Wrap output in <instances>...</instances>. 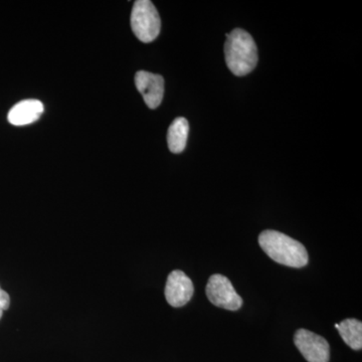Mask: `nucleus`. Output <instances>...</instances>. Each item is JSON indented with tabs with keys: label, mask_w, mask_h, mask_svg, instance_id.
I'll return each instance as SVG.
<instances>
[{
	"label": "nucleus",
	"mask_w": 362,
	"mask_h": 362,
	"mask_svg": "<svg viewBox=\"0 0 362 362\" xmlns=\"http://www.w3.org/2000/svg\"><path fill=\"white\" fill-rule=\"evenodd\" d=\"M259 244L273 261L281 265L302 268L308 264V252L303 245L285 233L264 230L259 233Z\"/></svg>",
	"instance_id": "1"
},
{
	"label": "nucleus",
	"mask_w": 362,
	"mask_h": 362,
	"mask_svg": "<svg viewBox=\"0 0 362 362\" xmlns=\"http://www.w3.org/2000/svg\"><path fill=\"white\" fill-rule=\"evenodd\" d=\"M226 63L233 75L243 77L252 73L258 64V47L252 35L242 28L226 33Z\"/></svg>",
	"instance_id": "2"
},
{
	"label": "nucleus",
	"mask_w": 362,
	"mask_h": 362,
	"mask_svg": "<svg viewBox=\"0 0 362 362\" xmlns=\"http://www.w3.org/2000/svg\"><path fill=\"white\" fill-rule=\"evenodd\" d=\"M131 28L138 40L153 42L160 33L161 21L156 7L149 0H137L131 13Z\"/></svg>",
	"instance_id": "3"
},
{
	"label": "nucleus",
	"mask_w": 362,
	"mask_h": 362,
	"mask_svg": "<svg viewBox=\"0 0 362 362\" xmlns=\"http://www.w3.org/2000/svg\"><path fill=\"white\" fill-rule=\"evenodd\" d=\"M206 296L214 306L226 310H239L243 299L235 292L230 281L221 274H216L209 278L206 285Z\"/></svg>",
	"instance_id": "4"
},
{
	"label": "nucleus",
	"mask_w": 362,
	"mask_h": 362,
	"mask_svg": "<svg viewBox=\"0 0 362 362\" xmlns=\"http://www.w3.org/2000/svg\"><path fill=\"white\" fill-rule=\"evenodd\" d=\"M294 343L302 356L308 362H328L330 347L325 338L306 329L295 333Z\"/></svg>",
	"instance_id": "5"
},
{
	"label": "nucleus",
	"mask_w": 362,
	"mask_h": 362,
	"mask_svg": "<svg viewBox=\"0 0 362 362\" xmlns=\"http://www.w3.org/2000/svg\"><path fill=\"white\" fill-rule=\"evenodd\" d=\"M164 293L169 305L177 308L190 301L194 287L192 280L182 271L175 270L169 274Z\"/></svg>",
	"instance_id": "6"
},
{
	"label": "nucleus",
	"mask_w": 362,
	"mask_h": 362,
	"mask_svg": "<svg viewBox=\"0 0 362 362\" xmlns=\"http://www.w3.org/2000/svg\"><path fill=\"white\" fill-rule=\"evenodd\" d=\"M135 85L150 109H156L164 96V80L160 75L139 71L135 75Z\"/></svg>",
	"instance_id": "7"
},
{
	"label": "nucleus",
	"mask_w": 362,
	"mask_h": 362,
	"mask_svg": "<svg viewBox=\"0 0 362 362\" xmlns=\"http://www.w3.org/2000/svg\"><path fill=\"white\" fill-rule=\"evenodd\" d=\"M44 104L39 100H23L20 103L14 105L9 111L7 119L11 125L25 126L39 120L44 113Z\"/></svg>",
	"instance_id": "8"
},
{
	"label": "nucleus",
	"mask_w": 362,
	"mask_h": 362,
	"mask_svg": "<svg viewBox=\"0 0 362 362\" xmlns=\"http://www.w3.org/2000/svg\"><path fill=\"white\" fill-rule=\"evenodd\" d=\"M189 124L183 117L176 118L169 126L168 132V148L173 153H181L187 146Z\"/></svg>",
	"instance_id": "9"
},
{
	"label": "nucleus",
	"mask_w": 362,
	"mask_h": 362,
	"mask_svg": "<svg viewBox=\"0 0 362 362\" xmlns=\"http://www.w3.org/2000/svg\"><path fill=\"white\" fill-rule=\"evenodd\" d=\"M335 327L339 331L340 337L344 342L354 350L362 349V323L356 319H346L337 324Z\"/></svg>",
	"instance_id": "10"
},
{
	"label": "nucleus",
	"mask_w": 362,
	"mask_h": 362,
	"mask_svg": "<svg viewBox=\"0 0 362 362\" xmlns=\"http://www.w3.org/2000/svg\"><path fill=\"white\" fill-rule=\"evenodd\" d=\"M9 305H11V298L6 291L0 288V319L4 315V311L8 309Z\"/></svg>",
	"instance_id": "11"
}]
</instances>
